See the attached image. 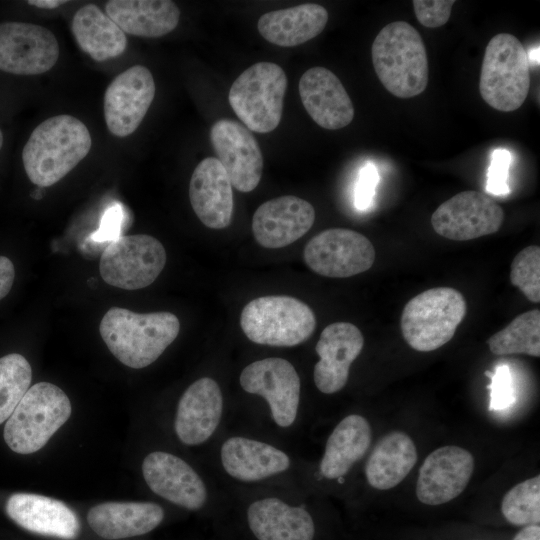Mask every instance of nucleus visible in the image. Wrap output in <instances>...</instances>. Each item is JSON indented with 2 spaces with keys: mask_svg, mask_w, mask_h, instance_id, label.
I'll return each instance as SVG.
<instances>
[{
  "mask_svg": "<svg viewBox=\"0 0 540 540\" xmlns=\"http://www.w3.org/2000/svg\"><path fill=\"white\" fill-rule=\"evenodd\" d=\"M92 138L86 125L71 115H57L31 133L22 161L30 181L48 187L65 177L89 153Z\"/></svg>",
  "mask_w": 540,
  "mask_h": 540,
  "instance_id": "1",
  "label": "nucleus"
},
{
  "mask_svg": "<svg viewBox=\"0 0 540 540\" xmlns=\"http://www.w3.org/2000/svg\"><path fill=\"white\" fill-rule=\"evenodd\" d=\"M180 322L170 312L136 313L112 307L102 317L99 332L122 364L141 369L155 362L176 339Z\"/></svg>",
  "mask_w": 540,
  "mask_h": 540,
  "instance_id": "2",
  "label": "nucleus"
},
{
  "mask_svg": "<svg viewBox=\"0 0 540 540\" xmlns=\"http://www.w3.org/2000/svg\"><path fill=\"white\" fill-rule=\"evenodd\" d=\"M372 62L380 82L392 95L408 99L427 87L429 65L419 32L405 21L384 26L371 48Z\"/></svg>",
  "mask_w": 540,
  "mask_h": 540,
  "instance_id": "3",
  "label": "nucleus"
},
{
  "mask_svg": "<svg viewBox=\"0 0 540 540\" xmlns=\"http://www.w3.org/2000/svg\"><path fill=\"white\" fill-rule=\"evenodd\" d=\"M71 403L55 384L39 382L25 393L4 426V440L18 454H31L46 445L69 419Z\"/></svg>",
  "mask_w": 540,
  "mask_h": 540,
  "instance_id": "4",
  "label": "nucleus"
},
{
  "mask_svg": "<svg viewBox=\"0 0 540 540\" xmlns=\"http://www.w3.org/2000/svg\"><path fill=\"white\" fill-rule=\"evenodd\" d=\"M530 88L529 57L517 37L499 33L488 42L481 65L479 92L492 108L511 112L522 106Z\"/></svg>",
  "mask_w": 540,
  "mask_h": 540,
  "instance_id": "5",
  "label": "nucleus"
},
{
  "mask_svg": "<svg viewBox=\"0 0 540 540\" xmlns=\"http://www.w3.org/2000/svg\"><path fill=\"white\" fill-rule=\"evenodd\" d=\"M463 295L451 287H436L410 299L403 308L401 332L416 351H434L454 336L466 315Z\"/></svg>",
  "mask_w": 540,
  "mask_h": 540,
  "instance_id": "6",
  "label": "nucleus"
},
{
  "mask_svg": "<svg viewBox=\"0 0 540 540\" xmlns=\"http://www.w3.org/2000/svg\"><path fill=\"white\" fill-rule=\"evenodd\" d=\"M240 326L256 344L293 347L313 334L316 318L306 303L294 297L269 295L253 299L243 308Z\"/></svg>",
  "mask_w": 540,
  "mask_h": 540,
  "instance_id": "7",
  "label": "nucleus"
},
{
  "mask_svg": "<svg viewBox=\"0 0 540 540\" xmlns=\"http://www.w3.org/2000/svg\"><path fill=\"white\" fill-rule=\"evenodd\" d=\"M287 76L273 62H257L244 70L229 90V104L246 128L268 133L281 121Z\"/></svg>",
  "mask_w": 540,
  "mask_h": 540,
  "instance_id": "8",
  "label": "nucleus"
},
{
  "mask_svg": "<svg viewBox=\"0 0 540 540\" xmlns=\"http://www.w3.org/2000/svg\"><path fill=\"white\" fill-rule=\"evenodd\" d=\"M166 251L153 236H121L110 242L100 257L99 272L111 286L138 290L151 285L164 269Z\"/></svg>",
  "mask_w": 540,
  "mask_h": 540,
  "instance_id": "9",
  "label": "nucleus"
},
{
  "mask_svg": "<svg viewBox=\"0 0 540 540\" xmlns=\"http://www.w3.org/2000/svg\"><path fill=\"white\" fill-rule=\"evenodd\" d=\"M242 389L261 396L269 406L272 420L280 428H289L297 418L301 381L295 367L286 359L268 357L247 365L241 372Z\"/></svg>",
  "mask_w": 540,
  "mask_h": 540,
  "instance_id": "10",
  "label": "nucleus"
},
{
  "mask_svg": "<svg viewBox=\"0 0 540 540\" xmlns=\"http://www.w3.org/2000/svg\"><path fill=\"white\" fill-rule=\"evenodd\" d=\"M371 241L346 228L326 229L309 240L303 258L315 273L331 278H347L367 271L375 261Z\"/></svg>",
  "mask_w": 540,
  "mask_h": 540,
  "instance_id": "11",
  "label": "nucleus"
},
{
  "mask_svg": "<svg viewBox=\"0 0 540 540\" xmlns=\"http://www.w3.org/2000/svg\"><path fill=\"white\" fill-rule=\"evenodd\" d=\"M59 44L47 28L26 22L0 23V70L15 75H39L54 67Z\"/></svg>",
  "mask_w": 540,
  "mask_h": 540,
  "instance_id": "12",
  "label": "nucleus"
},
{
  "mask_svg": "<svg viewBox=\"0 0 540 540\" xmlns=\"http://www.w3.org/2000/svg\"><path fill=\"white\" fill-rule=\"evenodd\" d=\"M504 211L491 197L473 190L460 192L433 212L434 231L447 239L467 241L499 230Z\"/></svg>",
  "mask_w": 540,
  "mask_h": 540,
  "instance_id": "13",
  "label": "nucleus"
},
{
  "mask_svg": "<svg viewBox=\"0 0 540 540\" xmlns=\"http://www.w3.org/2000/svg\"><path fill=\"white\" fill-rule=\"evenodd\" d=\"M155 92L154 78L145 66H132L116 76L104 95V117L109 131L117 137L132 134L148 112Z\"/></svg>",
  "mask_w": 540,
  "mask_h": 540,
  "instance_id": "14",
  "label": "nucleus"
},
{
  "mask_svg": "<svg viewBox=\"0 0 540 540\" xmlns=\"http://www.w3.org/2000/svg\"><path fill=\"white\" fill-rule=\"evenodd\" d=\"M210 140L231 185L241 192L254 190L262 177L263 155L250 130L234 120L220 119L211 127Z\"/></svg>",
  "mask_w": 540,
  "mask_h": 540,
  "instance_id": "15",
  "label": "nucleus"
},
{
  "mask_svg": "<svg viewBox=\"0 0 540 540\" xmlns=\"http://www.w3.org/2000/svg\"><path fill=\"white\" fill-rule=\"evenodd\" d=\"M142 474L152 492L177 506L196 511L207 502L205 482L176 455L164 451L149 453L142 462Z\"/></svg>",
  "mask_w": 540,
  "mask_h": 540,
  "instance_id": "16",
  "label": "nucleus"
},
{
  "mask_svg": "<svg viewBox=\"0 0 540 540\" xmlns=\"http://www.w3.org/2000/svg\"><path fill=\"white\" fill-rule=\"evenodd\" d=\"M474 470L472 454L459 446H443L430 453L419 469L416 496L426 505H440L459 496Z\"/></svg>",
  "mask_w": 540,
  "mask_h": 540,
  "instance_id": "17",
  "label": "nucleus"
},
{
  "mask_svg": "<svg viewBox=\"0 0 540 540\" xmlns=\"http://www.w3.org/2000/svg\"><path fill=\"white\" fill-rule=\"evenodd\" d=\"M364 345L361 331L352 323L336 322L321 332L315 350L319 361L313 378L317 389L334 394L346 385L351 364L360 355Z\"/></svg>",
  "mask_w": 540,
  "mask_h": 540,
  "instance_id": "18",
  "label": "nucleus"
},
{
  "mask_svg": "<svg viewBox=\"0 0 540 540\" xmlns=\"http://www.w3.org/2000/svg\"><path fill=\"white\" fill-rule=\"evenodd\" d=\"M315 221L311 203L293 195L280 196L262 203L254 212L252 232L265 248H281L305 235Z\"/></svg>",
  "mask_w": 540,
  "mask_h": 540,
  "instance_id": "19",
  "label": "nucleus"
},
{
  "mask_svg": "<svg viewBox=\"0 0 540 540\" xmlns=\"http://www.w3.org/2000/svg\"><path fill=\"white\" fill-rule=\"evenodd\" d=\"M223 415V395L219 384L210 377L194 381L179 399L175 433L185 445L203 444L216 432Z\"/></svg>",
  "mask_w": 540,
  "mask_h": 540,
  "instance_id": "20",
  "label": "nucleus"
},
{
  "mask_svg": "<svg viewBox=\"0 0 540 540\" xmlns=\"http://www.w3.org/2000/svg\"><path fill=\"white\" fill-rule=\"evenodd\" d=\"M301 102L320 127L338 130L354 117L352 101L340 79L329 69L312 67L299 80Z\"/></svg>",
  "mask_w": 540,
  "mask_h": 540,
  "instance_id": "21",
  "label": "nucleus"
},
{
  "mask_svg": "<svg viewBox=\"0 0 540 540\" xmlns=\"http://www.w3.org/2000/svg\"><path fill=\"white\" fill-rule=\"evenodd\" d=\"M5 511L17 525L39 535L74 540L80 532L75 512L64 502L51 497L15 493L8 498Z\"/></svg>",
  "mask_w": 540,
  "mask_h": 540,
  "instance_id": "22",
  "label": "nucleus"
},
{
  "mask_svg": "<svg viewBox=\"0 0 540 540\" xmlns=\"http://www.w3.org/2000/svg\"><path fill=\"white\" fill-rule=\"evenodd\" d=\"M247 528L255 540H314L312 515L278 497H262L246 509Z\"/></svg>",
  "mask_w": 540,
  "mask_h": 540,
  "instance_id": "23",
  "label": "nucleus"
},
{
  "mask_svg": "<svg viewBox=\"0 0 540 540\" xmlns=\"http://www.w3.org/2000/svg\"><path fill=\"white\" fill-rule=\"evenodd\" d=\"M189 199L199 220L208 228H226L232 219L233 193L230 179L215 157L201 160L189 183Z\"/></svg>",
  "mask_w": 540,
  "mask_h": 540,
  "instance_id": "24",
  "label": "nucleus"
},
{
  "mask_svg": "<svg viewBox=\"0 0 540 540\" xmlns=\"http://www.w3.org/2000/svg\"><path fill=\"white\" fill-rule=\"evenodd\" d=\"M224 471L241 482H257L286 472L291 466L289 455L269 443L232 436L220 447Z\"/></svg>",
  "mask_w": 540,
  "mask_h": 540,
  "instance_id": "25",
  "label": "nucleus"
},
{
  "mask_svg": "<svg viewBox=\"0 0 540 540\" xmlns=\"http://www.w3.org/2000/svg\"><path fill=\"white\" fill-rule=\"evenodd\" d=\"M164 517L163 508L153 502H105L88 511L87 522L98 536L117 540L147 534Z\"/></svg>",
  "mask_w": 540,
  "mask_h": 540,
  "instance_id": "26",
  "label": "nucleus"
},
{
  "mask_svg": "<svg viewBox=\"0 0 540 540\" xmlns=\"http://www.w3.org/2000/svg\"><path fill=\"white\" fill-rule=\"evenodd\" d=\"M105 9L124 33L147 38L170 33L180 19L178 6L170 0H110Z\"/></svg>",
  "mask_w": 540,
  "mask_h": 540,
  "instance_id": "27",
  "label": "nucleus"
},
{
  "mask_svg": "<svg viewBox=\"0 0 540 540\" xmlns=\"http://www.w3.org/2000/svg\"><path fill=\"white\" fill-rule=\"evenodd\" d=\"M328 22V12L322 5L307 3L270 11L257 23L260 35L268 42L293 47L318 36Z\"/></svg>",
  "mask_w": 540,
  "mask_h": 540,
  "instance_id": "28",
  "label": "nucleus"
},
{
  "mask_svg": "<svg viewBox=\"0 0 540 540\" xmlns=\"http://www.w3.org/2000/svg\"><path fill=\"white\" fill-rule=\"evenodd\" d=\"M371 427L361 415L343 418L329 435L319 471L326 479L345 476L365 455L371 443Z\"/></svg>",
  "mask_w": 540,
  "mask_h": 540,
  "instance_id": "29",
  "label": "nucleus"
},
{
  "mask_svg": "<svg viewBox=\"0 0 540 540\" xmlns=\"http://www.w3.org/2000/svg\"><path fill=\"white\" fill-rule=\"evenodd\" d=\"M417 461L412 439L402 432H391L381 438L366 465L368 483L377 490H388L405 479Z\"/></svg>",
  "mask_w": 540,
  "mask_h": 540,
  "instance_id": "30",
  "label": "nucleus"
},
{
  "mask_svg": "<svg viewBox=\"0 0 540 540\" xmlns=\"http://www.w3.org/2000/svg\"><path fill=\"white\" fill-rule=\"evenodd\" d=\"M72 32L79 47L97 62L118 57L127 47L125 33L95 4L75 12Z\"/></svg>",
  "mask_w": 540,
  "mask_h": 540,
  "instance_id": "31",
  "label": "nucleus"
},
{
  "mask_svg": "<svg viewBox=\"0 0 540 540\" xmlns=\"http://www.w3.org/2000/svg\"><path fill=\"white\" fill-rule=\"evenodd\" d=\"M487 344L495 355L526 354L540 356V311L533 309L515 317L493 334Z\"/></svg>",
  "mask_w": 540,
  "mask_h": 540,
  "instance_id": "32",
  "label": "nucleus"
},
{
  "mask_svg": "<svg viewBox=\"0 0 540 540\" xmlns=\"http://www.w3.org/2000/svg\"><path fill=\"white\" fill-rule=\"evenodd\" d=\"M32 380V368L27 359L18 353L0 358V424L7 421Z\"/></svg>",
  "mask_w": 540,
  "mask_h": 540,
  "instance_id": "33",
  "label": "nucleus"
},
{
  "mask_svg": "<svg viewBox=\"0 0 540 540\" xmlns=\"http://www.w3.org/2000/svg\"><path fill=\"white\" fill-rule=\"evenodd\" d=\"M501 511L513 525H537L540 522V476L512 487L503 497Z\"/></svg>",
  "mask_w": 540,
  "mask_h": 540,
  "instance_id": "34",
  "label": "nucleus"
},
{
  "mask_svg": "<svg viewBox=\"0 0 540 540\" xmlns=\"http://www.w3.org/2000/svg\"><path fill=\"white\" fill-rule=\"evenodd\" d=\"M510 281L528 300L540 302V247L530 245L522 249L513 259Z\"/></svg>",
  "mask_w": 540,
  "mask_h": 540,
  "instance_id": "35",
  "label": "nucleus"
},
{
  "mask_svg": "<svg viewBox=\"0 0 540 540\" xmlns=\"http://www.w3.org/2000/svg\"><path fill=\"white\" fill-rule=\"evenodd\" d=\"M491 377L489 410H503L514 402V389L510 368L501 364L495 368L494 373L487 372Z\"/></svg>",
  "mask_w": 540,
  "mask_h": 540,
  "instance_id": "36",
  "label": "nucleus"
},
{
  "mask_svg": "<svg viewBox=\"0 0 540 540\" xmlns=\"http://www.w3.org/2000/svg\"><path fill=\"white\" fill-rule=\"evenodd\" d=\"M414 12L421 25L427 28H438L445 25L455 4L454 0H414Z\"/></svg>",
  "mask_w": 540,
  "mask_h": 540,
  "instance_id": "37",
  "label": "nucleus"
},
{
  "mask_svg": "<svg viewBox=\"0 0 540 540\" xmlns=\"http://www.w3.org/2000/svg\"><path fill=\"white\" fill-rule=\"evenodd\" d=\"M511 154L506 149H496L491 157L487 173V191L494 195H506L510 192L507 180Z\"/></svg>",
  "mask_w": 540,
  "mask_h": 540,
  "instance_id": "38",
  "label": "nucleus"
},
{
  "mask_svg": "<svg viewBox=\"0 0 540 540\" xmlns=\"http://www.w3.org/2000/svg\"><path fill=\"white\" fill-rule=\"evenodd\" d=\"M378 180L379 176L374 165L369 163L361 169L354 198L355 206L359 210H366L372 205Z\"/></svg>",
  "mask_w": 540,
  "mask_h": 540,
  "instance_id": "39",
  "label": "nucleus"
},
{
  "mask_svg": "<svg viewBox=\"0 0 540 540\" xmlns=\"http://www.w3.org/2000/svg\"><path fill=\"white\" fill-rule=\"evenodd\" d=\"M15 278L12 261L6 256H0V300L10 292Z\"/></svg>",
  "mask_w": 540,
  "mask_h": 540,
  "instance_id": "40",
  "label": "nucleus"
},
{
  "mask_svg": "<svg viewBox=\"0 0 540 540\" xmlns=\"http://www.w3.org/2000/svg\"><path fill=\"white\" fill-rule=\"evenodd\" d=\"M513 540H540L539 525H528L521 529Z\"/></svg>",
  "mask_w": 540,
  "mask_h": 540,
  "instance_id": "41",
  "label": "nucleus"
},
{
  "mask_svg": "<svg viewBox=\"0 0 540 540\" xmlns=\"http://www.w3.org/2000/svg\"><path fill=\"white\" fill-rule=\"evenodd\" d=\"M67 1L61 0H29L27 3L42 9H54L60 5L66 3Z\"/></svg>",
  "mask_w": 540,
  "mask_h": 540,
  "instance_id": "42",
  "label": "nucleus"
},
{
  "mask_svg": "<svg viewBox=\"0 0 540 540\" xmlns=\"http://www.w3.org/2000/svg\"><path fill=\"white\" fill-rule=\"evenodd\" d=\"M42 187H39L37 190H35L34 193H32V197L35 199H40L42 197V194L40 193Z\"/></svg>",
  "mask_w": 540,
  "mask_h": 540,
  "instance_id": "43",
  "label": "nucleus"
},
{
  "mask_svg": "<svg viewBox=\"0 0 540 540\" xmlns=\"http://www.w3.org/2000/svg\"><path fill=\"white\" fill-rule=\"evenodd\" d=\"M2 145H3V134H2V131L0 129V150L2 148Z\"/></svg>",
  "mask_w": 540,
  "mask_h": 540,
  "instance_id": "44",
  "label": "nucleus"
}]
</instances>
